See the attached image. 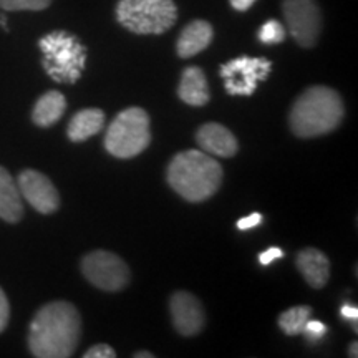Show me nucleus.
I'll return each instance as SVG.
<instances>
[{
    "label": "nucleus",
    "instance_id": "obj_14",
    "mask_svg": "<svg viewBox=\"0 0 358 358\" xmlns=\"http://www.w3.org/2000/svg\"><path fill=\"white\" fill-rule=\"evenodd\" d=\"M214 30L209 22L192 20L182 29L176 43V52L181 58H191L198 55L213 42Z\"/></svg>",
    "mask_w": 358,
    "mask_h": 358
},
{
    "label": "nucleus",
    "instance_id": "obj_18",
    "mask_svg": "<svg viewBox=\"0 0 358 358\" xmlns=\"http://www.w3.org/2000/svg\"><path fill=\"white\" fill-rule=\"evenodd\" d=\"M66 110V100L57 90L47 92L38 98L32 111L34 123L40 128H48L62 118Z\"/></svg>",
    "mask_w": 358,
    "mask_h": 358
},
{
    "label": "nucleus",
    "instance_id": "obj_2",
    "mask_svg": "<svg viewBox=\"0 0 358 358\" xmlns=\"http://www.w3.org/2000/svg\"><path fill=\"white\" fill-rule=\"evenodd\" d=\"M168 182L189 203H203L217 192L222 182V168L211 155L198 150L178 153L168 166Z\"/></svg>",
    "mask_w": 358,
    "mask_h": 358
},
{
    "label": "nucleus",
    "instance_id": "obj_21",
    "mask_svg": "<svg viewBox=\"0 0 358 358\" xmlns=\"http://www.w3.org/2000/svg\"><path fill=\"white\" fill-rule=\"evenodd\" d=\"M52 3V0H0L3 10H43Z\"/></svg>",
    "mask_w": 358,
    "mask_h": 358
},
{
    "label": "nucleus",
    "instance_id": "obj_1",
    "mask_svg": "<svg viewBox=\"0 0 358 358\" xmlns=\"http://www.w3.org/2000/svg\"><path fill=\"white\" fill-rule=\"evenodd\" d=\"M82 337V317L70 302L43 306L30 324L29 348L37 358H69Z\"/></svg>",
    "mask_w": 358,
    "mask_h": 358
},
{
    "label": "nucleus",
    "instance_id": "obj_13",
    "mask_svg": "<svg viewBox=\"0 0 358 358\" xmlns=\"http://www.w3.org/2000/svg\"><path fill=\"white\" fill-rule=\"evenodd\" d=\"M295 266L302 272L303 279L313 289H322L329 282L330 262L329 257L319 249H302L295 257Z\"/></svg>",
    "mask_w": 358,
    "mask_h": 358
},
{
    "label": "nucleus",
    "instance_id": "obj_24",
    "mask_svg": "<svg viewBox=\"0 0 358 358\" xmlns=\"http://www.w3.org/2000/svg\"><path fill=\"white\" fill-rule=\"evenodd\" d=\"M8 317H10V306H8L7 295L0 289V332L6 330L8 324Z\"/></svg>",
    "mask_w": 358,
    "mask_h": 358
},
{
    "label": "nucleus",
    "instance_id": "obj_17",
    "mask_svg": "<svg viewBox=\"0 0 358 358\" xmlns=\"http://www.w3.org/2000/svg\"><path fill=\"white\" fill-rule=\"evenodd\" d=\"M105 127V113L98 108L80 110L73 118L70 120L66 134L71 141L80 143L87 141L88 138L95 136Z\"/></svg>",
    "mask_w": 358,
    "mask_h": 358
},
{
    "label": "nucleus",
    "instance_id": "obj_4",
    "mask_svg": "<svg viewBox=\"0 0 358 358\" xmlns=\"http://www.w3.org/2000/svg\"><path fill=\"white\" fill-rule=\"evenodd\" d=\"M38 47L43 53V69L53 82H78L87 65V48L75 35L57 30L40 38Z\"/></svg>",
    "mask_w": 358,
    "mask_h": 358
},
{
    "label": "nucleus",
    "instance_id": "obj_3",
    "mask_svg": "<svg viewBox=\"0 0 358 358\" xmlns=\"http://www.w3.org/2000/svg\"><path fill=\"white\" fill-rule=\"evenodd\" d=\"M345 108L342 98L334 88L317 87L307 88L294 103L290 110V128L299 138H315L338 128Z\"/></svg>",
    "mask_w": 358,
    "mask_h": 358
},
{
    "label": "nucleus",
    "instance_id": "obj_28",
    "mask_svg": "<svg viewBox=\"0 0 358 358\" xmlns=\"http://www.w3.org/2000/svg\"><path fill=\"white\" fill-rule=\"evenodd\" d=\"M229 2H231L232 8H236L237 12H245V10H249V8L252 7L257 0H229Z\"/></svg>",
    "mask_w": 358,
    "mask_h": 358
},
{
    "label": "nucleus",
    "instance_id": "obj_30",
    "mask_svg": "<svg viewBox=\"0 0 358 358\" xmlns=\"http://www.w3.org/2000/svg\"><path fill=\"white\" fill-rule=\"evenodd\" d=\"M357 345H358L357 342H353L352 345H350V352H348V353H350V357H358V353H357Z\"/></svg>",
    "mask_w": 358,
    "mask_h": 358
},
{
    "label": "nucleus",
    "instance_id": "obj_29",
    "mask_svg": "<svg viewBox=\"0 0 358 358\" xmlns=\"http://www.w3.org/2000/svg\"><path fill=\"white\" fill-rule=\"evenodd\" d=\"M134 358H153V353H150V352H138V353H134Z\"/></svg>",
    "mask_w": 358,
    "mask_h": 358
},
{
    "label": "nucleus",
    "instance_id": "obj_15",
    "mask_svg": "<svg viewBox=\"0 0 358 358\" xmlns=\"http://www.w3.org/2000/svg\"><path fill=\"white\" fill-rule=\"evenodd\" d=\"M178 96L186 105L204 106L209 101V87L204 71L199 66H187L182 71L178 87Z\"/></svg>",
    "mask_w": 358,
    "mask_h": 358
},
{
    "label": "nucleus",
    "instance_id": "obj_16",
    "mask_svg": "<svg viewBox=\"0 0 358 358\" xmlns=\"http://www.w3.org/2000/svg\"><path fill=\"white\" fill-rule=\"evenodd\" d=\"M24 216L22 194L15 179L6 168L0 166V219L7 222H19Z\"/></svg>",
    "mask_w": 358,
    "mask_h": 358
},
{
    "label": "nucleus",
    "instance_id": "obj_8",
    "mask_svg": "<svg viewBox=\"0 0 358 358\" xmlns=\"http://www.w3.org/2000/svg\"><path fill=\"white\" fill-rule=\"evenodd\" d=\"M85 279L106 292H118L129 284V268L120 256L108 250H93L82 259Z\"/></svg>",
    "mask_w": 358,
    "mask_h": 358
},
{
    "label": "nucleus",
    "instance_id": "obj_26",
    "mask_svg": "<svg viewBox=\"0 0 358 358\" xmlns=\"http://www.w3.org/2000/svg\"><path fill=\"white\" fill-rule=\"evenodd\" d=\"M284 257V250L280 248H275V245H272V248H268L267 250H264V252L259 256V262L262 264V266H268V264H272L277 259H282Z\"/></svg>",
    "mask_w": 358,
    "mask_h": 358
},
{
    "label": "nucleus",
    "instance_id": "obj_11",
    "mask_svg": "<svg viewBox=\"0 0 358 358\" xmlns=\"http://www.w3.org/2000/svg\"><path fill=\"white\" fill-rule=\"evenodd\" d=\"M173 325L176 332L182 337L198 335L206 324L204 308L198 301V297L185 290L174 292L169 301Z\"/></svg>",
    "mask_w": 358,
    "mask_h": 358
},
{
    "label": "nucleus",
    "instance_id": "obj_23",
    "mask_svg": "<svg viewBox=\"0 0 358 358\" xmlns=\"http://www.w3.org/2000/svg\"><path fill=\"white\" fill-rule=\"evenodd\" d=\"M85 358H115L116 352L106 343H98L93 345L88 352H85Z\"/></svg>",
    "mask_w": 358,
    "mask_h": 358
},
{
    "label": "nucleus",
    "instance_id": "obj_10",
    "mask_svg": "<svg viewBox=\"0 0 358 358\" xmlns=\"http://www.w3.org/2000/svg\"><path fill=\"white\" fill-rule=\"evenodd\" d=\"M19 191L27 203L40 214H52L60 208V196L57 187L45 174L35 169H25L17 181Z\"/></svg>",
    "mask_w": 358,
    "mask_h": 358
},
{
    "label": "nucleus",
    "instance_id": "obj_27",
    "mask_svg": "<svg viewBox=\"0 0 358 358\" xmlns=\"http://www.w3.org/2000/svg\"><path fill=\"white\" fill-rule=\"evenodd\" d=\"M340 315H342V319L345 320H353L357 324V319H358V308L355 306H350V303H343L342 308H340Z\"/></svg>",
    "mask_w": 358,
    "mask_h": 358
},
{
    "label": "nucleus",
    "instance_id": "obj_5",
    "mask_svg": "<svg viewBox=\"0 0 358 358\" xmlns=\"http://www.w3.org/2000/svg\"><path fill=\"white\" fill-rule=\"evenodd\" d=\"M150 143V116L138 106H131L116 115L105 134L106 151L120 159L134 158L143 153Z\"/></svg>",
    "mask_w": 358,
    "mask_h": 358
},
{
    "label": "nucleus",
    "instance_id": "obj_7",
    "mask_svg": "<svg viewBox=\"0 0 358 358\" xmlns=\"http://www.w3.org/2000/svg\"><path fill=\"white\" fill-rule=\"evenodd\" d=\"M272 64L262 57H239L224 64L219 75L224 78V88L232 96H250L257 85L267 80Z\"/></svg>",
    "mask_w": 358,
    "mask_h": 358
},
{
    "label": "nucleus",
    "instance_id": "obj_9",
    "mask_svg": "<svg viewBox=\"0 0 358 358\" xmlns=\"http://www.w3.org/2000/svg\"><path fill=\"white\" fill-rule=\"evenodd\" d=\"M282 12L295 42L303 48L315 47L322 30V13L315 0H284Z\"/></svg>",
    "mask_w": 358,
    "mask_h": 358
},
{
    "label": "nucleus",
    "instance_id": "obj_25",
    "mask_svg": "<svg viewBox=\"0 0 358 358\" xmlns=\"http://www.w3.org/2000/svg\"><path fill=\"white\" fill-rule=\"evenodd\" d=\"M261 222H262V214L254 213L248 217H241L239 221H237V229H239V231L254 229V227H257Z\"/></svg>",
    "mask_w": 358,
    "mask_h": 358
},
{
    "label": "nucleus",
    "instance_id": "obj_20",
    "mask_svg": "<svg viewBox=\"0 0 358 358\" xmlns=\"http://www.w3.org/2000/svg\"><path fill=\"white\" fill-rule=\"evenodd\" d=\"M257 38L261 40L264 45H275L285 40V29L280 22L277 20H267L257 32Z\"/></svg>",
    "mask_w": 358,
    "mask_h": 358
},
{
    "label": "nucleus",
    "instance_id": "obj_19",
    "mask_svg": "<svg viewBox=\"0 0 358 358\" xmlns=\"http://www.w3.org/2000/svg\"><path fill=\"white\" fill-rule=\"evenodd\" d=\"M312 315V307L308 306H297L289 308V310L282 312L279 317V327L285 335L295 337V335H301L303 332V327H306L307 320Z\"/></svg>",
    "mask_w": 358,
    "mask_h": 358
},
{
    "label": "nucleus",
    "instance_id": "obj_12",
    "mask_svg": "<svg viewBox=\"0 0 358 358\" xmlns=\"http://www.w3.org/2000/svg\"><path fill=\"white\" fill-rule=\"evenodd\" d=\"M196 141L204 153L219 158H232L239 150L234 134L219 123L203 124L196 133Z\"/></svg>",
    "mask_w": 358,
    "mask_h": 358
},
{
    "label": "nucleus",
    "instance_id": "obj_22",
    "mask_svg": "<svg viewBox=\"0 0 358 358\" xmlns=\"http://www.w3.org/2000/svg\"><path fill=\"white\" fill-rule=\"evenodd\" d=\"M303 335L310 340V342H315V340H320L322 337H325L327 334V327L325 324H322L319 320H307L306 327H303Z\"/></svg>",
    "mask_w": 358,
    "mask_h": 358
},
{
    "label": "nucleus",
    "instance_id": "obj_6",
    "mask_svg": "<svg viewBox=\"0 0 358 358\" xmlns=\"http://www.w3.org/2000/svg\"><path fill=\"white\" fill-rule=\"evenodd\" d=\"M116 19L138 35H161L176 24L178 10L173 0H120Z\"/></svg>",
    "mask_w": 358,
    "mask_h": 358
}]
</instances>
